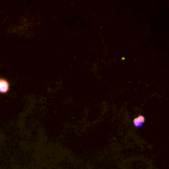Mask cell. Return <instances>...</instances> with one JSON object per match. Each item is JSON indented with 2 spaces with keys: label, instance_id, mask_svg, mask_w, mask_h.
<instances>
[{
  "label": "cell",
  "instance_id": "1",
  "mask_svg": "<svg viewBox=\"0 0 169 169\" xmlns=\"http://www.w3.org/2000/svg\"><path fill=\"white\" fill-rule=\"evenodd\" d=\"M10 85L9 81L6 79L0 78V93L6 94L10 90Z\"/></svg>",
  "mask_w": 169,
  "mask_h": 169
},
{
  "label": "cell",
  "instance_id": "2",
  "mask_svg": "<svg viewBox=\"0 0 169 169\" xmlns=\"http://www.w3.org/2000/svg\"><path fill=\"white\" fill-rule=\"evenodd\" d=\"M145 117L143 116L142 115L139 116L134 120L133 122H134V126L136 128H140L141 126H142L143 124L145 122Z\"/></svg>",
  "mask_w": 169,
  "mask_h": 169
}]
</instances>
